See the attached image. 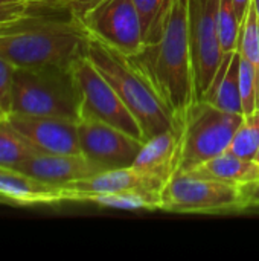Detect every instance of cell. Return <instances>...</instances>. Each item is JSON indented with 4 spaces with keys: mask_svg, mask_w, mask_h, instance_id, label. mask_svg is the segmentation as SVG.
<instances>
[{
    "mask_svg": "<svg viewBox=\"0 0 259 261\" xmlns=\"http://www.w3.org/2000/svg\"><path fill=\"white\" fill-rule=\"evenodd\" d=\"M189 0H172L143 40L142 49L127 57L151 84L177 122L195 102L188 24Z\"/></svg>",
    "mask_w": 259,
    "mask_h": 261,
    "instance_id": "obj_1",
    "label": "cell"
},
{
    "mask_svg": "<svg viewBox=\"0 0 259 261\" xmlns=\"http://www.w3.org/2000/svg\"><path fill=\"white\" fill-rule=\"evenodd\" d=\"M90 40L75 14L31 8L20 18L0 24V57L14 67L73 66L87 55Z\"/></svg>",
    "mask_w": 259,
    "mask_h": 261,
    "instance_id": "obj_2",
    "label": "cell"
},
{
    "mask_svg": "<svg viewBox=\"0 0 259 261\" xmlns=\"http://www.w3.org/2000/svg\"><path fill=\"white\" fill-rule=\"evenodd\" d=\"M87 57L111 84L125 107L137 121L145 141L182 124L174 119L151 84L130 64L125 55L92 38Z\"/></svg>",
    "mask_w": 259,
    "mask_h": 261,
    "instance_id": "obj_3",
    "label": "cell"
},
{
    "mask_svg": "<svg viewBox=\"0 0 259 261\" xmlns=\"http://www.w3.org/2000/svg\"><path fill=\"white\" fill-rule=\"evenodd\" d=\"M11 113L81 118V98L73 66L15 67Z\"/></svg>",
    "mask_w": 259,
    "mask_h": 261,
    "instance_id": "obj_4",
    "label": "cell"
},
{
    "mask_svg": "<svg viewBox=\"0 0 259 261\" xmlns=\"http://www.w3.org/2000/svg\"><path fill=\"white\" fill-rule=\"evenodd\" d=\"M244 115L224 112L206 99L195 101L183 119V150L177 173H188L224 153Z\"/></svg>",
    "mask_w": 259,
    "mask_h": 261,
    "instance_id": "obj_5",
    "label": "cell"
},
{
    "mask_svg": "<svg viewBox=\"0 0 259 261\" xmlns=\"http://www.w3.org/2000/svg\"><path fill=\"white\" fill-rule=\"evenodd\" d=\"M176 214H227L246 211L241 187L191 173H176L162 190V210Z\"/></svg>",
    "mask_w": 259,
    "mask_h": 261,
    "instance_id": "obj_6",
    "label": "cell"
},
{
    "mask_svg": "<svg viewBox=\"0 0 259 261\" xmlns=\"http://www.w3.org/2000/svg\"><path fill=\"white\" fill-rule=\"evenodd\" d=\"M78 18L92 38L125 57L143 46L142 20L133 0H101Z\"/></svg>",
    "mask_w": 259,
    "mask_h": 261,
    "instance_id": "obj_7",
    "label": "cell"
},
{
    "mask_svg": "<svg viewBox=\"0 0 259 261\" xmlns=\"http://www.w3.org/2000/svg\"><path fill=\"white\" fill-rule=\"evenodd\" d=\"M73 75L81 98V118L102 121L145 142L137 121L87 55L73 63Z\"/></svg>",
    "mask_w": 259,
    "mask_h": 261,
    "instance_id": "obj_8",
    "label": "cell"
},
{
    "mask_svg": "<svg viewBox=\"0 0 259 261\" xmlns=\"http://www.w3.org/2000/svg\"><path fill=\"white\" fill-rule=\"evenodd\" d=\"M220 0H189V49L192 61L195 101L203 99L223 60L217 31V8Z\"/></svg>",
    "mask_w": 259,
    "mask_h": 261,
    "instance_id": "obj_9",
    "label": "cell"
},
{
    "mask_svg": "<svg viewBox=\"0 0 259 261\" xmlns=\"http://www.w3.org/2000/svg\"><path fill=\"white\" fill-rule=\"evenodd\" d=\"M81 154L104 170L131 167L143 141L93 118L78 121Z\"/></svg>",
    "mask_w": 259,
    "mask_h": 261,
    "instance_id": "obj_10",
    "label": "cell"
},
{
    "mask_svg": "<svg viewBox=\"0 0 259 261\" xmlns=\"http://www.w3.org/2000/svg\"><path fill=\"white\" fill-rule=\"evenodd\" d=\"M6 119L37 153L81 154L76 121L21 113H9Z\"/></svg>",
    "mask_w": 259,
    "mask_h": 261,
    "instance_id": "obj_11",
    "label": "cell"
},
{
    "mask_svg": "<svg viewBox=\"0 0 259 261\" xmlns=\"http://www.w3.org/2000/svg\"><path fill=\"white\" fill-rule=\"evenodd\" d=\"M15 170H20L40 182L56 187H64L70 182L92 177L101 171H105L102 167L93 164L82 154L47 153H35Z\"/></svg>",
    "mask_w": 259,
    "mask_h": 261,
    "instance_id": "obj_12",
    "label": "cell"
},
{
    "mask_svg": "<svg viewBox=\"0 0 259 261\" xmlns=\"http://www.w3.org/2000/svg\"><path fill=\"white\" fill-rule=\"evenodd\" d=\"M183 150V122L143 142L131 167L150 173L165 184L179 171Z\"/></svg>",
    "mask_w": 259,
    "mask_h": 261,
    "instance_id": "obj_13",
    "label": "cell"
},
{
    "mask_svg": "<svg viewBox=\"0 0 259 261\" xmlns=\"http://www.w3.org/2000/svg\"><path fill=\"white\" fill-rule=\"evenodd\" d=\"M61 202H64L63 187L40 182L15 168L0 167V203L35 206Z\"/></svg>",
    "mask_w": 259,
    "mask_h": 261,
    "instance_id": "obj_14",
    "label": "cell"
},
{
    "mask_svg": "<svg viewBox=\"0 0 259 261\" xmlns=\"http://www.w3.org/2000/svg\"><path fill=\"white\" fill-rule=\"evenodd\" d=\"M81 193H118V191H154L162 193L165 182L134 167H122L101 171L92 177L79 179L64 185Z\"/></svg>",
    "mask_w": 259,
    "mask_h": 261,
    "instance_id": "obj_15",
    "label": "cell"
},
{
    "mask_svg": "<svg viewBox=\"0 0 259 261\" xmlns=\"http://www.w3.org/2000/svg\"><path fill=\"white\" fill-rule=\"evenodd\" d=\"M215 107L243 115L241 93H240V52L234 50L223 55L220 67L205 98Z\"/></svg>",
    "mask_w": 259,
    "mask_h": 261,
    "instance_id": "obj_16",
    "label": "cell"
},
{
    "mask_svg": "<svg viewBox=\"0 0 259 261\" xmlns=\"http://www.w3.org/2000/svg\"><path fill=\"white\" fill-rule=\"evenodd\" d=\"M64 202H87L104 208L125 211L162 210V193L154 191H118V193H81L63 187Z\"/></svg>",
    "mask_w": 259,
    "mask_h": 261,
    "instance_id": "obj_17",
    "label": "cell"
},
{
    "mask_svg": "<svg viewBox=\"0 0 259 261\" xmlns=\"http://www.w3.org/2000/svg\"><path fill=\"white\" fill-rule=\"evenodd\" d=\"M188 173L241 187V185L258 180L259 164L253 159H246L234 153L224 151L200 164L198 167H195L194 170Z\"/></svg>",
    "mask_w": 259,
    "mask_h": 261,
    "instance_id": "obj_18",
    "label": "cell"
},
{
    "mask_svg": "<svg viewBox=\"0 0 259 261\" xmlns=\"http://www.w3.org/2000/svg\"><path fill=\"white\" fill-rule=\"evenodd\" d=\"M6 118L0 119V167L17 168L37 151L23 139Z\"/></svg>",
    "mask_w": 259,
    "mask_h": 261,
    "instance_id": "obj_19",
    "label": "cell"
},
{
    "mask_svg": "<svg viewBox=\"0 0 259 261\" xmlns=\"http://www.w3.org/2000/svg\"><path fill=\"white\" fill-rule=\"evenodd\" d=\"M259 147V109L250 115H246L237 128L226 151L237 156L253 159Z\"/></svg>",
    "mask_w": 259,
    "mask_h": 261,
    "instance_id": "obj_20",
    "label": "cell"
},
{
    "mask_svg": "<svg viewBox=\"0 0 259 261\" xmlns=\"http://www.w3.org/2000/svg\"><path fill=\"white\" fill-rule=\"evenodd\" d=\"M237 50L255 69L258 78V109H259V20L256 9L252 3L244 21L241 23Z\"/></svg>",
    "mask_w": 259,
    "mask_h": 261,
    "instance_id": "obj_21",
    "label": "cell"
},
{
    "mask_svg": "<svg viewBox=\"0 0 259 261\" xmlns=\"http://www.w3.org/2000/svg\"><path fill=\"white\" fill-rule=\"evenodd\" d=\"M217 31L223 54L237 50L241 21L235 12L232 0H220L217 8Z\"/></svg>",
    "mask_w": 259,
    "mask_h": 261,
    "instance_id": "obj_22",
    "label": "cell"
},
{
    "mask_svg": "<svg viewBox=\"0 0 259 261\" xmlns=\"http://www.w3.org/2000/svg\"><path fill=\"white\" fill-rule=\"evenodd\" d=\"M240 93L243 115H250L258 110V78L253 66L240 55Z\"/></svg>",
    "mask_w": 259,
    "mask_h": 261,
    "instance_id": "obj_23",
    "label": "cell"
},
{
    "mask_svg": "<svg viewBox=\"0 0 259 261\" xmlns=\"http://www.w3.org/2000/svg\"><path fill=\"white\" fill-rule=\"evenodd\" d=\"M142 20V29H143V40L148 35V32L154 28V24L163 17L172 0H133Z\"/></svg>",
    "mask_w": 259,
    "mask_h": 261,
    "instance_id": "obj_24",
    "label": "cell"
},
{
    "mask_svg": "<svg viewBox=\"0 0 259 261\" xmlns=\"http://www.w3.org/2000/svg\"><path fill=\"white\" fill-rule=\"evenodd\" d=\"M15 67L0 57V107L6 115L11 113V98H12V80Z\"/></svg>",
    "mask_w": 259,
    "mask_h": 261,
    "instance_id": "obj_25",
    "label": "cell"
},
{
    "mask_svg": "<svg viewBox=\"0 0 259 261\" xmlns=\"http://www.w3.org/2000/svg\"><path fill=\"white\" fill-rule=\"evenodd\" d=\"M32 6V0H0V24L14 21L24 15Z\"/></svg>",
    "mask_w": 259,
    "mask_h": 261,
    "instance_id": "obj_26",
    "label": "cell"
},
{
    "mask_svg": "<svg viewBox=\"0 0 259 261\" xmlns=\"http://www.w3.org/2000/svg\"><path fill=\"white\" fill-rule=\"evenodd\" d=\"M101 0H49V3L41 8L64 9V11H69V12L75 14L76 17H79L82 12H85L87 9H90L92 6H95Z\"/></svg>",
    "mask_w": 259,
    "mask_h": 261,
    "instance_id": "obj_27",
    "label": "cell"
},
{
    "mask_svg": "<svg viewBox=\"0 0 259 261\" xmlns=\"http://www.w3.org/2000/svg\"><path fill=\"white\" fill-rule=\"evenodd\" d=\"M241 196L246 210H259V179L255 182L241 185Z\"/></svg>",
    "mask_w": 259,
    "mask_h": 261,
    "instance_id": "obj_28",
    "label": "cell"
},
{
    "mask_svg": "<svg viewBox=\"0 0 259 261\" xmlns=\"http://www.w3.org/2000/svg\"><path fill=\"white\" fill-rule=\"evenodd\" d=\"M252 3H253V0H232V5H234L235 12H237V15H238L241 23L244 21V18H246Z\"/></svg>",
    "mask_w": 259,
    "mask_h": 261,
    "instance_id": "obj_29",
    "label": "cell"
},
{
    "mask_svg": "<svg viewBox=\"0 0 259 261\" xmlns=\"http://www.w3.org/2000/svg\"><path fill=\"white\" fill-rule=\"evenodd\" d=\"M49 0H32V6L31 8H41L44 5H47Z\"/></svg>",
    "mask_w": 259,
    "mask_h": 261,
    "instance_id": "obj_30",
    "label": "cell"
},
{
    "mask_svg": "<svg viewBox=\"0 0 259 261\" xmlns=\"http://www.w3.org/2000/svg\"><path fill=\"white\" fill-rule=\"evenodd\" d=\"M253 6L256 9V14H258V20H259V0H253Z\"/></svg>",
    "mask_w": 259,
    "mask_h": 261,
    "instance_id": "obj_31",
    "label": "cell"
},
{
    "mask_svg": "<svg viewBox=\"0 0 259 261\" xmlns=\"http://www.w3.org/2000/svg\"><path fill=\"white\" fill-rule=\"evenodd\" d=\"M6 116H8V115H6V113H5V110H3V109L0 107V119H5Z\"/></svg>",
    "mask_w": 259,
    "mask_h": 261,
    "instance_id": "obj_32",
    "label": "cell"
},
{
    "mask_svg": "<svg viewBox=\"0 0 259 261\" xmlns=\"http://www.w3.org/2000/svg\"><path fill=\"white\" fill-rule=\"evenodd\" d=\"M253 161H255V162H258V164H259V147H258V150H256V154H255Z\"/></svg>",
    "mask_w": 259,
    "mask_h": 261,
    "instance_id": "obj_33",
    "label": "cell"
}]
</instances>
